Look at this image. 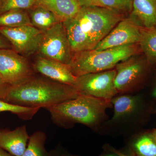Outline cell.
<instances>
[{
  "label": "cell",
  "mask_w": 156,
  "mask_h": 156,
  "mask_svg": "<svg viewBox=\"0 0 156 156\" xmlns=\"http://www.w3.org/2000/svg\"><path fill=\"white\" fill-rule=\"evenodd\" d=\"M139 44L148 65L151 68L156 67V26L151 28H142Z\"/></svg>",
  "instance_id": "e0dca14e"
},
{
  "label": "cell",
  "mask_w": 156,
  "mask_h": 156,
  "mask_svg": "<svg viewBox=\"0 0 156 156\" xmlns=\"http://www.w3.org/2000/svg\"><path fill=\"white\" fill-rule=\"evenodd\" d=\"M112 107L111 100L80 95L45 109L56 126L68 128L77 123L95 127L105 119L107 109Z\"/></svg>",
  "instance_id": "3957f363"
},
{
  "label": "cell",
  "mask_w": 156,
  "mask_h": 156,
  "mask_svg": "<svg viewBox=\"0 0 156 156\" xmlns=\"http://www.w3.org/2000/svg\"><path fill=\"white\" fill-rule=\"evenodd\" d=\"M29 25H32L31 23L26 9L11 10L0 14V27H14Z\"/></svg>",
  "instance_id": "ac0fdd59"
},
{
  "label": "cell",
  "mask_w": 156,
  "mask_h": 156,
  "mask_svg": "<svg viewBox=\"0 0 156 156\" xmlns=\"http://www.w3.org/2000/svg\"><path fill=\"white\" fill-rule=\"evenodd\" d=\"M3 81L2 78L0 74V98L5 100L7 92L9 88Z\"/></svg>",
  "instance_id": "cb8c5ba5"
},
{
  "label": "cell",
  "mask_w": 156,
  "mask_h": 156,
  "mask_svg": "<svg viewBox=\"0 0 156 156\" xmlns=\"http://www.w3.org/2000/svg\"><path fill=\"white\" fill-rule=\"evenodd\" d=\"M125 14L96 6L81 7L73 17L63 22L73 52L94 50Z\"/></svg>",
  "instance_id": "6da1fadb"
},
{
  "label": "cell",
  "mask_w": 156,
  "mask_h": 156,
  "mask_svg": "<svg viewBox=\"0 0 156 156\" xmlns=\"http://www.w3.org/2000/svg\"><path fill=\"white\" fill-rule=\"evenodd\" d=\"M115 69L77 77L73 86L80 95L111 100L116 95Z\"/></svg>",
  "instance_id": "8992f818"
},
{
  "label": "cell",
  "mask_w": 156,
  "mask_h": 156,
  "mask_svg": "<svg viewBox=\"0 0 156 156\" xmlns=\"http://www.w3.org/2000/svg\"><path fill=\"white\" fill-rule=\"evenodd\" d=\"M34 5V0H0V14L16 9L27 10Z\"/></svg>",
  "instance_id": "603a6c76"
},
{
  "label": "cell",
  "mask_w": 156,
  "mask_h": 156,
  "mask_svg": "<svg viewBox=\"0 0 156 156\" xmlns=\"http://www.w3.org/2000/svg\"><path fill=\"white\" fill-rule=\"evenodd\" d=\"M40 109L13 104L0 98V113L9 112L17 115L23 120L31 119Z\"/></svg>",
  "instance_id": "44dd1931"
},
{
  "label": "cell",
  "mask_w": 156,
  "mask_h": 156,
  "mask_svg": "<svg viewBox=\"0 0 156 156\" xmlns=\"http://www.w3.org/2000/svg\"><path fill=\"white\" fill-rule=\"evenodd\" d=\"M50 156H73L67 154L59 153L58 151L56 152L55 151H54L52 153H50Z\"/></svg>",
  "instance_id": "4316f807"
},
{
  "label": "cell",
  "mask_w": 156,
  "mask_h": 156,
  "mask_svg": "<svg viewBox=\"0 0 156 156\" xmlns=\"http://www.w3.org/2000/svg\"><path fill=\"white\" fill-rule=\"evenodd\" d=\"M29 138L25 126L12 131H1L0 147L11 155L21 156L25 151Z\"/></svg>",
  "instance_id": "7c38bea8"
},
{
  "label": "cell",
  "mask_w": 156,
  "mask_h": 156,
  "mask_svg": "<svg viewBox=\"0 0 156 156\" xmlns=\"http://www.w3.org/2000/svg\"><path fill=\"white\" fill-rule=\"evenodd\" d=\"M108 149L110 150L113 151L115 152L117 154H118L119 155L121 156H130L126 154H123L121 152L115 149L114 148H113L110 147Z\"/></svg>",
  "instance_id": "4dcf8cb0"
},
{
  "label": "cell",
  "mask_w": 156,
  "mask_h": 156,
  "mask_svg": "<svg viewBox=\"0 0 156 156\" xmlns=\"http://www.w3.org/2000/svg\"><path fill=\"white\" fill-rule=\"evenodd\" d=\"M0 74L9 87L17 86L35 76L33 65L12 49L0 50Z\"/></svg>",
  "instance_id": "52a82bcc"
},
{
  "label": "cell",
  "mask_w": 156,
  "mask_h": 156,
  "mask_svg": "<svg viewBox=\"0 0 156 156\" xmlns=\"http://www.w3.org/2000/svg\"><path fill=\"white\" fill-rule=\"evenodd\" d=\"M0 34L9 41L12 49L27 57L38 53L44 32L29 25L0 27Z\"/></svg>",
  "instance_id": "9c48e42d"
},
{
  "label": "cell",
  "mask_w": 156,
  "mask_h": 156,
  "mask_svg": "<svg viewBox=\"0 0 156 156\" xmlns=\"http://www.w3.org/2000/svg\"><path fill=\"white\" fill-rule=\"evenodd\" d=\"M47 136L44 132L38 131L30 136L25 151L21 156H50L45 147Z\"/></svg>",
  "instance_id": "ffe728a7"
},
{
  "label": "cell",
  "mask_w": 156,
  "mask_h": 156,
  "mask_svg": "<svg viewBox=\"0 0 156 156\" xmlns=\"http://www.w3.org/2000/svg\"><path fill=\"white\" fill-rule=\"evenodd\" d=\"M154 113H156V108L154 110Z\"/></svg>",
  "instance_id": "d6a6232c"
},
{
  "label": "cell",
  "mask_w": 156,
  "mask_h": 156,
  "mask_svg": "<svg viewBox=\"0 0 156 156\" xmlns=\"http://www.w3.org/2000/svg\"><path fill=\"white\" fill-rule=\"evenodd\" d=\"M111 102L114 108L112 122L129 116L136 111L140 104L139 97L130 95L114 97L111 100Z\"/></svg>",
  "instance_id": "9a60e30c"
},
{
  "label": "cell",
  "mask_w": 156,
  "mask_h": 156,
  "mask_svg": "<svg viewBox=\"0 0 156 156\" xmlns=\"http://www.w3.org/2000/svg\"><path fill=\"white\" fill-rule=\"evenodd\" d=\"M81 7L82 6H92L96 0H78Z\"/></svg>",
  "instance_id": "484cf974"
},
{
  "label": "cell",
  "mask_w": 156,
  "mask_h": 156,
  "mask_svg": "<svg viewBox=\"0 0 156 156\" xmlns=\"http://www.w3.org/2000/svg\"><path fill=\"white\" fill-rule=\"evenodd\" d=\"M34 5L52 11L62 22L73 17L80 9L78 0H34Z\"/></svg>",
  "instance_id": "5bb4252c"
},
{
  "label": "cell",
  "mask_w": 156,
  "mask_h": 156,
  "mask_svg": "<svg viewBox=\"0 0 156 156\" xmlns=\"http://www.w3.org/2000/svg\"><path fill=\"white\" fill-rule=\"evenodd\" d=\"M79 95L73 86L35 76L9 87L5 100L20 106L46 108Z\"/></svg>",
  "instance_id": "7a4b0ae2"
},
{
  "label": "cell",
  "mask_w": 156,
  "mask_h": 156,
  "mask_svg": "<svg viewBox=\"0 0 156 156\" xmlns=\"http://www.w3.org/2000/svg\"><path fill=\"white\" fill-rule=\"evenodd\" d=\"M151 133L153 136L154 140L156 143V128H154L152 130H151Z\"/></svg>",
  "instance_id": "1f68e13d"
},
{
  "label": "cell",
  "mask_w": 156,
  "mask_h": 156,
  "mask_svg": "<svg viewBox=\"0 0 156 156\" xmlns=\"http://www.w3.org/2000/svg\"><path fill=\"white\" fill-rule=\"evenodd\" d=\"M142 28L130 16L125 17L99 42L94 50H103L125 45L139 44Z\"/></svg>",
  "instance_id": "30bf717a"
},
{
  "label": "cell",
  "mask_w": 156,
  "mask_h": 156,
  "mask_svg": "<svg viewBox=\"0 0 156 156\" xmlns=\"http://www.w3.org/2000/svg\"><path fill=\"white\" fill-rule=\"evenodd\" d=\"M151 68L144 55L136 54L121 61L115 66V84L118 93L129 92L147 79Z\"/></svg>",
  "instance_id": "5b68a950"
},
{
  "label": "cell",
  "mask_w": 156,
  "mask_h": 156,
  "mask_svg": "<svg viewBox=\"0 0 156 156\" xmlns=\"http://www.w3.org/2000/svg\"><path fill=\"white\" fill-rule=\"evenodd\" d=\"M4 49H12V47L9 41L0 34V50Z\"/></svg>",
  "instance_id": "d4e9b609"
},
{
  "label": "cell",
  "mask_w": 156,
  "mask_h": 156,
  "mask_svg": "<svg viewBox=\"0 0 156 156\" xmlns=\"http://www.w3.org/2000/svg\"><path fill=\"white\" fill-rule=\"evenodd\" d=\"M32 65L35 73L62 83L73 86L76 79L68 64L54 59L39 56Z\"/></svg>",
  "instance_id": "8fae6325"
},
{
  "label": "cell",
  "mask_w": 156,
  "mask_h": 156,
  "mask_svg": "<svg viewBox=\"0 0 156 156\" xmlns=\"http://www.w3.org/2000/svg\"><path fill=\"white\" fill-rule=\"evenodd\" d=\"M129 16L142 28L156 26V0H132Z\"/></svg>",
  "instance_id": "4fadbf2b"
},
{
  "label": "cell",
  "mask_w": 156,
  "mask_h": 156,
  "mask_svg": "<svg viewBox=\"0 0 156 156\" xmlns=\"http://www.w3.org/2000/svg\"><path fill=\"white\" fill-rule=\"evenodd\" d=\"M132 146L135 156H156V143L151 131L140 134Z\"/></svg>",
  "instance_id": "d6986e66"
},
{
  "label": "cell",
  "mask_w": 156,
  "mask_h": 156,
  "mask_svg": "<svg viewBox=\"0 0 156 156\" xmlns=\"http://www.w3.org/2000/svg\"><path fill=\"white\" fill-rule=\"evenodd\" d=\"M108 150L109 151V152L102 154L101 155L99 156H121L117 154L116 153L113 151L110 150Z\"/></svg>",
  "instance_id": "83f0119b"
},
{
  "label": "cell",
  "mask_w": 156,
  "mask_h": 156,
  "mask_svg": "<svg viewBox=\"0 0 156 156\" xmlns=\"http://www.w3.org/2000/svg\"><path fill=\"white\" fill-rule=\"evenodd\" d=\"M141 53L139 44L103 50H86L74 53L68 65L73 75L77 77L113 69L121 61Z\"/></svg>",
  "instance_id": "277c9868"
},
{
  "label": "cell",
  "mask_w": 156,
  "mask_h": 156,
  "mask_svg": "<svg viewBox=\"0 0 156 156\" xmlns=\"http://www.w3.org/2000/svg\"><path fill=\"white\" fill-rule=\"evenodd\" d=\"M0 156H12L11 154L0 147Z\"/></svg>",
  "instance_id": "f546056e"
},
{
  "label": "cell",
  "mask_w": 156,
  "mask_h": 156,
  "mask_svg": "<svg viewBox=\"0 0 156 156\" xmlns=\"http://www.w3.org/2000/svg\"><path fill=\"white\" fill-rule=\"evenodd\" d=\"M151 96L154 99L156 100V78L155 82L152 90Z\"/></svg>",
  "instance_id": "f1b7e54d"
},
{
  "label": "cell",
  "mask_w": 156,
  "mask_h": 156,
  "mask_svg": "<svg viewBox=\"0 0 156 156\" xmlns=\"http://www.w3.org/2000/svg\"><path fill=\"white\" fill-rule=\"evenodd\" d=\"M40 56L66 64L70 62L73 52L63 22H59L44 32L38 52Z\"/></svg>",
  "instance_id": "ba28073f"
},
{
  "label": "cell",
  "mask_w": 156,
  "mask_h": 156,
  "mask_svg": "<svg viewBox=\"0 0 156 156\" xmlns=\"http://www.w3.org/2000/svg\"><path fill=\"white\" fill-rule=\"evenodd\" d=\"M92 6L112 9L126 14L132 11V0H96Z\"/></svg>",
  "instance_id": "7402d4cb"
},
{
  "label": "cell",
  "mask_w": 156,
  "mask_h": 156,
  "mask_svg": "<svg viewBox=\"0 0 156 156\" xmlns=\"http://www.w3.org/2000/svg\"><path fill=\"white\" fill-rule=\"evenodd\" d=\"M32 25L44 32L59 22H62L52 11L41 6L34 5L27 9Z\"/></svg>",
  "instance_id": "2e32d148"
}]
</instances>
